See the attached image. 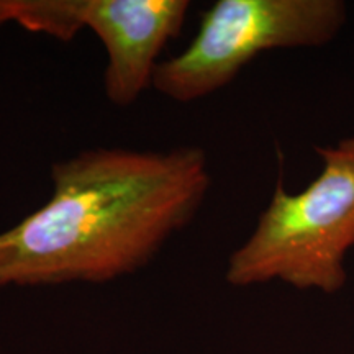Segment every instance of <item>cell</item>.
<instances>
[{"label": "cell", "mask_w": 354, "mask_h": 354, "mask_svg": "<svg viewBox=\"0 0 354 354\" xmlns=\"http://www.w3.org/2000/svg\"><path fill=\"white\" fill-rule=\"evenodd\" d=\"M15 19V0H0V26Z\"/></svg>", "instance_id": "5b68a950"}, {"label": "cell", "mask_w": 354, "mask_h": 354, "mask_svg": "<svg viewBox=\"0 0 354 354\" xmlns=\"http://www.w3.org/2000/svg\"><path fill=\"white\" fill-rule=\"evenodd\" d=\"M187 0H74L79 30L95 33L107 51L105 94L127 107L153 87L158 59L185 24Z\"/></svg>", "instance_id": "277c9868"}, {"label": "cell", "mask_w": 354, "mask_h": 354, "mask_svg": "<svg viewBox=\"0 0 354 354\" xmlns=\"http://www.w3.org/2000/svg\"><path fill=\"white\" fill-rule=\"evenodd\" d=\"M315 149L320 174L297 194L277 180L253 233L230 254V286L279 281L331 295L346 284L344 259L354 248V136Z\"/></svg>", "instance_id": "7a4b0ae2"}, {"label": "cell", "mask_w": 354, "mask_h": 354, "mask_svg": "<svg viewBox=\"0 0 354 354\" xmlns=\"http://www.w3.org/2000/svg\"><path fill=\"white\" fill-rule=\"evenodd\" d=\"M346 24L342 0H218L196 38L154 71L153 87L187 104L228 86L261 53L320 48Z\"/></svg>", "instance_id": "3957f363"}, {"label": "cell", "mask_w": 354, "mask_h": 354, "mask_svg": "<svg viewBox=\"0 0 354 354\" xmlns=\"http://www.w3.org/2000/svg\"><path fill=\"white\" fill-rule=\"evenodd\" d=\"M51 197L0 233V287L105 284L140 271L196 218L207 153L95 148L51 166Z\"/></svg>", "instance_id": "6da1fadb"}]
</instances>
